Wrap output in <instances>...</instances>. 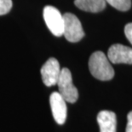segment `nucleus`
<instances>
[{
  "mask_svg": "<svg viewBox=\"0 0 132 132\" xmlns=\"http://www.w3.org/2000/svg\"><path fill=\"white\" fill-rule=\"evenodd\" d=\"M89 69L95 78L101 81H109L114 77V70L110 61L102 52H95L89 60Z\"/></svg>",
  "mask_w": 132,
  "mask_h": 132,
  "instance_id": "obj_1",
  "label": "nucleus"
},
{
  "mask_svg": "<svg viewBox=\"0 0 132 132\" xmlns=\"http://www.w3.org/2000/svg\"><path fill=\"white\" fill-rule=\"evenodd\" d=\"M57 85L60 94L66 102L74 103L78 98V89L72 83V74L67 68L61 70V74L57 81Z\"/></svg>",
  "mask_w": 132,
  "mask_h": 132,
  "instance_id": "obj_2",
  "label": "nucleus"
},
{
  "mask_svg": "<svg viewBox=\"0 0 132 132\" xmlns=\"http://www.w3.org/2000/svg\"><path fill=\"white\" fill-rule=\"evenodd\" d=\"M64 27L63 35L69 42H78L85 36L82 24L75 15L72 13H65L63 15Z\"/></svg>",
  "mask_w": 132,
  "mask_h": 132,
  "instance_id": "obj_3",
  "label": "nucleus"
},
{
  "mask_svg": "<svg viewBox=\"0 0 132 132\" xmlns=\"http://www.w3.org/2000/svg\"><path fill=\"white\" fill-rule=\"evenodd\" d=\"M43 16L48 29L56 37L63 35V15L54 6L47 5L44 8Z\"/></svg>",
  "mask_w": 132,
  "mask_h": 132,
  "instance_id": "obj_4",
  "label": "nucleus"
},
{
  "mask_svg": "<svg viewBox=\"0 0 132 132\" xmlns=\"http://www.w3.org/2000/svg\"><path fill=\"white\" fill-rule=\"evenodd\" d=\"M61 74V68L56 58H50L41 68V75L44 83L47 87L56 85Z\"/></svg>",
  "mask_w": 132,
  "mask_h": 132,
  "instance_id": "obj_5",
  "label": "nucleus"
},
{
  "mask_svg": "<svg viewBox=\"0 0 132 132\" xmlns=\"http://www.w3.org/2000/svg\"><path fill=\"white\" fill-rule=\"evenodd\" d=\"M108 58L113 64H132V48L121 44H114L108 49Z\"/></svg>",
  "mask_w": 132,
  "mask_h": 132,
  "instance_id": "obj_6",
  "label": "nucleus"
},
{
  "mask_svg": "<svg viewBox=\"0 0 132 132\" xmlns=\"http://www.w3.org/2000/svg\"><path fill=\"white\" fill-rule=\"evenodd\" d=\"M50 103L55 122L58 124H63L66 122L67 113L66 100L59 94V92H54L50 97Z\"/></svg>",
  "mask_w": 132,
  "mask_h": 132,
  "instance_id": "obj_7",
  "label": "nucleus"
},
{
  "mask_svg": "<svg viewBox=\"0 0 132 132\" xmlns=\"http://www.w3.org/2000/svg\"><path fill=\"white\" fill-rule=\"evenodd\" d=\"M100 132H116V114L111 111H101L97 115Z\"/></svg>",
  "mask_w": 132,
  "mask_h": 132,
  "instance_id": "obj_8",
  "label": "nucleus"
},
{
  "mask_svg": "<svg viewBox=\"0 0 132 132\" xmlns=\"http://www.w3.org/2000/svg\"><path fill=\"white\" fill-rule=\"evenodd\" d=\"M74 4L84 11L97 13L105 9L106 3L105 0H74Z\"/></svg>",
  "mask_w": 132,
  "mask_h": 132,
  "instance_id": "obj_9",
  "label": "nucleus"
},
{
  "mask_svg": "<svg viewBox=\"0 0 132 132\" xmlns=\"http://www.w3.org/2000/svg\"><path fill=\"white\" fill-rule=\"evenodd\" d=\"M111 6L120 11H127L131 7V0H105Z\"/></svg>",
  "mask_w": 132,
  "mask_h": 132,
  "instance_id": "obj_10",
  "label": "nucleus"
},
{
  "mask_svg": "<svg viewBox=\"0 0 132 132\" xmlns=\"http://www.w3.org/2000/svg\"><path fill=\"white\" fill-rule=\"evenodd\" d=\"M12 8V0H0V16L9 13Z\"/></svg>",
  "mask_w": 132,
  "mask_h": 132,
  "instance_id": "obj_11",
  "label": "nucleus"
},
{
  "mask_svg": "<svg viewBox=\"0 0 132 132\" xmlns=\"http://www.w3.org/2000/svg\"><path fill=\"white\" fill-rule=\"evenodd\" d=\"M125 33L126 38L132 45V23H128L125 27Z\"/></svg>",
  "mask_w": 132,
  "mask_h": 132,
  "instance_id": "obj_12",
  "label": "nucleus"
},
{
  "mask_svg": "<svg viewBox=\"0 0 132 132\" xmlns=\"http://www.w3.org/2000/svg\"><path fill=\"white\" fill-rule=\"evenodd\" d=\"M127 119H128V123H127V126H126L125 132H132V112H129Z\"/></svg>",
  "mask_w": 132,
  "mask_h": 132,
  "instance_id": "obj_13",
  "label": "nucleus"
}]
</instances>
